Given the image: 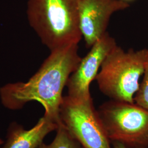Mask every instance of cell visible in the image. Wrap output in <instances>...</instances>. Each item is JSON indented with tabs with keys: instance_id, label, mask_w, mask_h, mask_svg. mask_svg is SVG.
Returning a JSON list of instances; mask_svg holds the SVG:
<instances>
[{
	"instance_id": "8",
	"label": "cell",
	"mask_w": 148,
	"mask_h": 148,
	"mask_svg": "<svg viewBox=\"0 0 148 148\" xmlns=\"http://www.w3.org/2000/svg\"><path fill=\"white\" fill-rule=\"evenodd\" d=\"M59 125L45 116L28 130L13 123L9 128L7 141L2 148H37L48 134L57 130Z\"/></svg>"
},
{
	"instance_id": "9",
	"label": "cell",
	"mask_w": 148,
	"mask_h": 148,
	"mask_svg": "<svg viewBox=\"0 0 148 148\" xmlns=\"http://www.w3.org/2000/svg\"><path fill=\"white\" fill-rule=\"evenodd\" d=\"M56 131V136L52 143L49 144L42 143L37 148H83L62 122Z\"/></svg>"
},
{
	"instance_id": "12",
	"label": "cell",
	"mask_w": 148,
	"mask_h": 148,
	"mask_svg": "<svg viewBox=\"0 0 148 148\" xmlns=\"http://www.w3.org/2000/svg\"><path fill=\"white\" fill-rule=\"evenodd\" d=\"M122 1H124V2H127V3H130V2H133V1H136V0H121Z\"/></svg>"
},
{
	"instance_id": "4",
	"label": "cell",
	"mask_w": 148,
	"mask_h": 148,
	"mask_svg": "<svg viewBox=\"0 0 148 148\" xmlns=\"http://www.w3.org/2000/svg\"><path fill=\"white\" fill-rule=\"evenodd\" d=\"M98 111L111 142L128 148H148V110L135 103L111 99Z\"/></svg>"
},
{
	"instance_id": "10",
	"label": "cell",
	"mask_w": 148,
	"mask_h": 148,
	"mask_svg": "<svg viewBox=\"0 0 148 148\" xmlns=\"http://www.w3.org/2000/svg\"><path fill=\"white\" fill-rule=\"evenodd\" d=\"M134 103L148 110V48L144 64L143 79L140 84L139 90L134 98Z\"/></svg>"
},
{
	"instance_id": "3",
	"label": "cell",
	"mask_w": 148,
	"mask_h": 148,
	"mask_svg": "<svg viewBox=\"0 0 148 148\" xmlns=\"http://www.w3.org/2000/svg\"><path fill=\"white\" fill-rule=\"evenodd\" d=\"M147 55V48L126 51L116 45L104 59L95 79L101 92L111 100L134 103Z\"/></svg>"
},
{
	"instance_id": "11",
	"label": "cell",
	"mask_w": 148,
	"mask_h": 148,
	"mask_svg": "<svg viewBox=\"0 0 148 148\" xmlns=\"http://www.w3.org/2000/svg\"><path fill=\"white\" fill-rule=\"evenodd\" d=\"M112 148H128L123 144L119 142H112Z\"/></svg>"
},
{
	"instance_id": "13",
	"label": "cell",
	"mask_w": 148,
	"mask_h": 148,
	"mask_svg": "<svg viewBox=\"0 0 148 148\" xmlns=\"http://www.w3.org/2000/svg\"><path fill=\"white\" fill-rule=\"evenodd\" d=\"M2 143H3V141H2V140L1 139H0V145H1V144H2Z\"/></svg>"
},
{
	"instance_id": "5",
	"label": "cell",
	"mask_w": 148,
	"mask_h": 148,
	"mask_svg": "<svg viewBox=\"0 0 148 148\" xmlns=\"http://www.w3.org/2000/svg\"><path fill=\"white\" fill-rule=\"evenodd\" d=\"M60 121L83 148H112L110 140L92 98H63L59 109Z\"/></svg>"
},
{
	"instance_id": "7",
	"label": "cell",
	"mask_w": 148,
	"mask_h": 148,
	"mask_svg": "<svg viewBox=\"0 0 148 148\" xmlns=\"http://www.w3.org/2000/svg\"><path fill=\"white\" fill-rule=\"evenodd\" d=\"M130 6L121 0H80V30L87 48L92 46L106 32L111 16Z\"/></svg>"
},
{
	"instance_id": "6",
	"label": "cell",
	"mask_w": 148,
	"mask_h": 148,
	"mask_svg": "<svg viewBox=\"0 0 148 148\" xmlns=\"http://www.w3.org/2000/svg\"><path fill=\"white\" fill-rule=\"evenodd\" d=\"M116 45L115 38L106 32L92 46L89 52L81 59L77 67L69 77L66 85L68 95L85 99L92 97L90 83L96 79L106 56Z\"/></svg>"
},
{
	"instance_id": "1",
	"label": "cell",
	"mask_w": 148,
	"mask_h": 148,
	"mask_svg": "<svg viewBox=\"0 0 148 148\" xmlns=\"http://www.w3.org/2000/svg\"><path fill=\"white\" fill-rule=\"evenodd\" d=\"M78 49L79 45L73 44L53 50L27 81L10 83L1 87L2 104L8 109L18 110L28 102L36 101L43 106V116L60 124L64 88L82 59Z\"/></svg>"
},
{
	"instance_id": "14",
	"label": "cell",
	"mask_w": 148,
	"mask_h": 148,
	"mask_svg": "<svg viewBox=\"0 0 148 148\" xmlns=\"http://www.w3.org/2000/svg\"></svg>"
},
{
	"instance_id": "2",
	"label": "cell",
	"mask_w": 148,
	"mask_h": 148,
	"mask_svg": "<svg viewBox=\"0 0 148 148\" xmlns=\"http://www.w3.org/2000/svg\"><path fill=\"white\" fill-rule=\"evenodd\" d=\"M80 0H28L29 23L41 42L52 51L77 44L80 30Z\"/></svg>"
}]
</instances>
